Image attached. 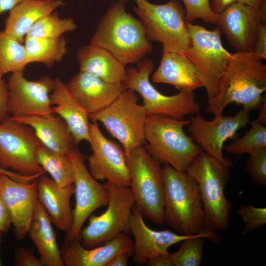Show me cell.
<instances>
[{
	"label": "cell",
	"mask_w": 266,
	"mask_h": 266,
	"mask_svg": "<svg viewBox=\"0 0 266 266\" xmlns=\"http://www.w3.org/2000/svg\"><path fill=\"white\" fill-rule=\"evenodd\" d=\"M266 66L253 52L232 53L219 82L217 95L207 100V111L222 114L230 103L258 110L266 98Z\"/></svg>",
	"instance_id": "6da1fadb"
},
{
	"label": "cell",
	"mask_w": 266,
	"mask_h": 266,
	"mask_svg": "<svg viewBox=\"0 0 266 266\" xmlns=\"http://www.w3.org/2000/svg\"><path fill=\"white\" fill-rule=\"evenodd\" d=\"M127 1L118 0L109 6L90 43L108 51L124 66L138 63L152 48L141 21L127 12Z\"/></svg>",
	"instance_id": "7a4b0ae2"
},
{
	"label": "cell",
	"mask_w": 266,
	"mask_h": 266,
	"mask_svg": "<svg viewBox=\"0 0 266 266\" xmlns=\"http://www.w3.org/2000/svg\"><path fill=\"white\" fill-rule=\"evenodd\" d=\"M164 224L177 233L194 235L203 233L204 212L198 185L186 171L167 164L162 167Z\"/></svg>",
	"instance_id": "3957f363"
},
{
	"label": "cell",
	"mask_w": 266,
	"mask_h": 266,
	"mask_svg": "<svg viewBox=\"0 0 266 266\" xmlns=\"http://www.w3.org/2000/svg\"><path fill=\"white\" fill-rule=\"evenodd\" d=\"M190 119L179 120L154 115L146 118L144 138L147 151L160 163L179 171H186L193 160L203 150L192 136L184 132Z\"/></svg>",
	"instance_id": "277c9868"
},
{
	"label": "cell",
	"mask_w": 266,
	"mask_h": 266,
	"mask_svg": "<svg viewBox=\"0 0 266 266\" xmlns=\"http://www.w3.org/2000/svg\"><path fill=\"white\" fill-rule=\"evenodd\" d=\"M229 168L202 151L186 169L199 186L206 231H225L229 225L233 207L225 195Z\"/></svg>",
	"instance_id": "5b68a950"
},
{
	"label": "cell",
	"mask_w": 266,
	"mask_h": 266,
	"mask_svg": "<svg viewBox=\"0 0 266 266\" xmlns=\"http://www.w3.org/2000/svg\"><path fill=\"white\" fill-rule=\"evenodd\" d=\"M126 157L134 205L142 216L163 225L164 184L161 163L143 146L133 148Z\"/></svg>",
	"instance_id": "8992f818"
},
{
	"label": "cell",
	"mask_w": 266,
	"mask_h": 266,
	"mask_svg": "<svg viewBox=\"0 0 266 266\" xmlns=\"http://www.w3.org/2000/svg\"><path fill=\"white\" fill-rule=\"evenodd\" d=\"M133 9L150 41L160 42L163 50L183 53L191 46L185 11L178 0L156 4L147 0H135Z\"/></svg>",
	"instance_id": "52a82bcc"
},
{
	"label": "cell",
	"mask_w": 266,
	"mask_h": 266,
	"mask_svg": "<svg viewBox=\"0 0 266 266\" xmlns=\"http://www.w3.org/2000/svg\"><path fill=\"white\" fill-rule=\"evenodd\" d=\"M154 65L149 59H142L136 68L126 69L122 82L126 89H132L141 96L147 115H161L183 120L187 115L200 113V105L196 100L194 92H179L166 96L153 86L149 76Z\"/></svg>",
	"instance_id": "ba28073f"
},
{
	"label": "cell",
	"mask_w": 266,
	"mask_h": 266,
	"mask_svg": "<svg viewBox=\"0 0 266 266\" xmlns=\"http://www.w3.org/2000/svg\"><path fill=\"white\" fill-rule=\"evenodd\" d=\"M138 101L135 92L126 89L109 106L89 114L92 121L101 122L120 142L126 157L133 148L145 143L144 130L147 115L143 105Z\"/></svg>",
	"instance_id": "9c48e42d"
},
{
	"label": "cell",
	"mask_w": 266,
	"mask_h": 266,
	"mask_svg": "<svg viewBox=\"0 0 266 266\" xmlns=\"http://www.w3.org/2000/svg\"><path fill=\"white\" fill-rule=\"evenodd\" d=\"M191 44L183 54L196 66L206 90L208 100L219 92V82L232 53L223 46L220 30H208L202 26L186 22Z\"/></svg>",
	"instance_id": "30bf717a"
},
{
	"label": "cell",
	"mask_w": 266,
	"mask_h": 266,
	"mask_svg": "<svg viewBox=\"0 0 266 266\" xmlns=\"http://www.w3.org/2000/svg\"><path fill=\"white\" fill-rule=\"evenodd\" d=\"M108 193L107 208L99 215H91L88 225L82 229L79 240L83 246L93 248L130 232V223L134 205L129 187L104 184Z\"/></svg>",
	"instance_id": "8fae6325"
},
{
	"label": "cell",
	"mask_w": 266,
	"mask_h": 266,
	"mask_svg": "<svg viewBox=\"0 0 266 266\" xmlns=\"http://www.w3.org/2000/svg\"><path fill=\"white\" fill-rule=\"evenodd\" d=\"M40 145L32 127L7 117L0 123V168L27 176L45 174L36 159Z\"/></svg>",
	"instance_id": "7c38bea8"
},
{
	"label": "cell",
	"mask_w": 266,
	"mask_h": 266,
	"mask_svg": "<svg viewBox=\"0 0 266 266\" xmlns=\"http://www.w3.org/2000/svg\"><path fill=\"white\" fill-rule=\"evenodd\" d=\"M68 155L73 170L75 204L71 227L65 241L79 239L85 222L98 208L106 206L108 193L104 184L99 183L89 172L84 163V156L74 146Z\"/></svg>",
	"instance_id": "4fadbf2b"
},
{
	"label": "cell",
	"mask_w": 266,
	"mask_h": 266,
	"mask_svg": "<svg viewBox=\"0 0 266 266\" xmlns=\"http://www.w3.org/2000/svg\"><path fill=\"white\" fill-rule=\"evenodd\" d=\"M251 111L242 107L234 115L216 114L211 121L205 120L200 113L196 114L190 119L188 131L203 151L230 167L232 166L231 160L223 156V144L250 122Z\"/></svg>",
	"instance_id": "5bb4252c"
},
{
	"label": "cell",
	"mask_w": 266,
	"mask_h": 266,
	"mask_svg": "<svg viewBox=\"0 0 266 266\" xmlns=\"http://www.w3.org/2000/svg\"><path fill=\"white\" fill-rule=\"evenodd\" d=\"M92 154L88 157V170L97 180H106L121 186H130V176L127 157L122 147L106 138L97 122L90 124Z\"/></svg>",
	"instance_id": "9a60e30c"
},
{
	"label": "cell",
	"mask_w": 266,
	"mask_h": 266,
	"mask_svg": "<svg viewBox=\"0 0 266 266\" xmlns=\"http://www.w3.org/2000/svg\"><path fill=\"white\" fill-rule=\"evenodd\" d=\"M8 106L11 117L48 116L53 113L49 93L54 79L42 76L30 81L23 71L11 73L7 78Z\"/></svg>",
	"instance_id": "2e32d148"
},
{
	"label": "cell",
	"mask_w": 266,
	"mask_h": 266,
	"mask_svg": "<svg viewBox=\"0 0 266 266\" xmlns=\"http://www.w3.org/2000/svg\"><path fill=\"white\" fill-rule=\"evenodd\" d=\"M266 21V8L235 2L218 14L216 25L236 52H252L260 25Z\"/></svg>",
	"instance_id": "e0dca14e"
},
{
	"label": "cell",
	"mask_w": 266,
	"mask_h": 266,
	"mask_svg": "<svg viewBox=\"0 0 266 266\" xmlns=\"http://www.w3.org/2000/svg\"><path fill=\"white\" fill-rule=\"evenodd\" d=\"M0 194L9 210L16 238L28 234L37 200L35 180L24 183L0 173Z\"/></svg>",
	"instance_id": "ac0fdd59"
},
{
	"label": "cell",
	"mask_w": 266,
	"mask_h": 266,
	"mask_svg": "<svg viewBox=\"0 0 266 266\" xmlns=\"http://www.w3.org/2000/svg\"><path fill=\"white\" fill-rule=\"evenodd\" d=\"M130 232L134 237L131 256L134 263L139 265L147 264L150 259L167 253V249L171 246L193 236L181 234L169 230L156 231L150 228L134 205L130 219Z\"/></svg>",
	"instance_id": "d6986e66"
},
{
	"label": "cell",
	"mask_w": 266,
	"mask_h": 266,
	"mask_svg": "<svg viewBox=\"0 0 266 266\" xmlns=\"http://www.w3.org/2000/svg\"><path fill=\"white\" fill-rule=\"evenodd\" d=\"M66 86L89 114L99 112L109 106L126 89L123 83H108L82 71L73 76Z\"/></svg>",
	"instance_id": "ffe728a7"
},
{
	"label": "cell",
	"mask_w": 266,
	"mask_h": 266,
	"mask_svg": "<svg viewBox=\"0 0 266 266\" xmlns=\"http://www.w3.org/2000/svg\"><path fill=\"white\" fill-rule=\"evenodd\" d=\"M133 241L123 233L101 245L87 248L79 239L64 241L61 254L66 266H106L117 254L124 252L132 253Z\"/></svg>",
	"instance_id": "44dd1931"
},
{
	"label": "cell",
	"mask_w": 266,
	"mask_h": 266,
	"mask_svg": "<svg viewBox=\"0 0 266 266\" xmlns=\"http://www.w3.org/2000/svg\"><path fill=\"white\" fill-rule=\"evenodd\" d=\"M53 113L61 117L66 123L74 144L83 141L90 143L89 114L72 96L67 86L60 78L54 79L50 95Z\"/></svg>",
	"instance_id": "7402d4cb"
},
{
	"label": "cell",
	"mask_w": 266,
	"mask_h": 266,
	"mask_svg": "<svg viewBox=\"0 0 266 266\" xmlns=\"http://www.w3.org/2000/svg\"><path fill=\"white\" fill-rule=\"evenodd\" d=\"M37 200L48 213L52 223L59 230L67 233L73 221L70 200L74 193L73 184L60 187L45 174L36 181Z\"/></svg>",
	"instance_id": "603a6c76"
},
{
	"label": "cell",
	"mask_w": 266,
	"mask_h": 266,
	"mask_svg": "<svg viewBox=\"0 0 266 266\" xmlns=\"http://www.w3.org/2000/svg\"><path fill=\"white\" fill-rule=\"evenodd\" d=\"M152 79L155 83L172 85L179 92H193L203 87L194 63L184 54L176 52L163 50Z\"/></svg>",
	"instance_id": "cb8c5ba5"
},
{
	"label": "cell",
	"mask_w": 266,
	"mask_h": 266,
	"mask_svg": "<svg viewBox=\"0 0 266 266\" xmlns=\"http://www.w3.org/2000/svg\"><path fill=\"white\" fill-rule=\"evenodd\" d=\"M11 117L32 127L41 144L53 151L68 154L74 146L73 137L66 123L59 116L52 114L42 116Z\"/></svg>",
	"instance_id": "d4e9b609"
},
{
	"label": "cell",
	"mask_w": 266,
	"mask_h": 266,
	"mask_svg": "<svg viewBox=\"0 0 266 266\" xmlns=\"http://www.w3.org/2000/svg\"><path fill=\"white\" fill-rule=\"evenodd\" d=\"M65 5L62 0H25L10 10L5 20L4 31L22 43L33 25L42 17L47 16Z\"/></svg>",
	"instance_id": "484cf974"
},
{
	"label": "cell",
	"mask_w": 266,
	"mask_h": 266,
	"mask_svg": "<svg viewBox=\"0 0 266 266\" xmlns=\"http://www.w3.org/2000/svg\"><path fill=\"white\" fill-rule=\"evenodd\" d=\"M52 222L42 204L37 200L28 234L39 255L44 266H64Z\"/></svg>",
	"instance_id": "4316f807"
},
{
	"label": "cell",
	"mask_w": 266,
	"mask_h": 266,
	"mask_svg": "<svg viewBox=\"0 0 266 266\" xmlns=\"http://www.w3.org/2000/svg\"><path fill=\"white\" fill-rule=\"evenodd\" d=\"M77 59L80 71L89 73L108 83L123 82L125 66L105 49L90 44L78 51Z\"/></svg>",
	"instance_id": "83f0119b"
},
{
	"label": "cell",
	"mask_w": 266,
	"mask_h": 266,
	"mask_svg": "<svg viewBox=\"0 0 266 266\" xmlns=\"http://www.w3.org/2000/svg\"><path fill=\"white\" fill-rule=\"evenodd\" d=\"M24 40L28 64L41 63L50 67L61 61L67 52L63 35L52 38L26 37Z\"/></svg>",
	"instance_id": "f1b7e54d"
},
{
	"label": "cell",
	"mask_w": 266,
	"mask_h": 266,
	"mask_svg": "<svg viewBox=\"0 0 266 266\" xmlns=\"http://www.w3.org/2000/svg\"><path fill=\"white\" fill-rule=\"evenodd\" d=\"M36 155L39 165L58 186L64 187L73 184V166L68 154L53 151L41 144Z\"/></svg>",
	"instance_id": "f546056e"
},
{
	"label": "cell",
	"mask_w": 266,
	"mask_h": 266,
	"mask_svg": "<svg viewBox=\"0 0 266 266\" xmlns=\"http://www.w3.org/2000/svg\"><path fill=\"white\" fill-rule=\"evenodd\" d=\"M205 238L214 242H219L222 239L217 231H206L184 240L178 250L170 253L172 266H200Z\"/></svg>",
	"instance_id": "4dcf8cb0"
},
{
	"label": "cell",
	"mask_w": 266,
	"mask_h": 266,
	"mask_svg": "<svg viewBox=\"0 0 266 266\" xmlns=\"http://www.w3.org/2000/svg\"><path fill=\"white\" fill-rule=\"evenodd\" d=\"M28 64L24 45L4 31H0V72L23 71Z\"/></svg>",
	"instance_id": "1f68e13d"
},
{
	"label": "cell",
	"mask_w": 266,
	"mask_h": 266,
	"mask_svg": "<svg viewBox=\"0 0 266 266\" xmlns=\"http://www.w3.org/2000/svg\"><path fill=\"white\" fill-rule=\"evenodd\" d=\"M266 148V126L257 119L251 122V127L244 135L227 145L225 151L232 154H256Z\"/></svg>",
	"instance_id": "d6a6232c"
},
{
	"label": "cell",
	"mask_w": 266,
	"mask_h": 266,
	"mask_svg": "<svg viewBox=\"0 0 266 266\" xmlns=\"http://www.w3.org/2000/svg\"><path fill=\"white\" fill-rule=\"evenodd\" d=\"M76 28V26L73 18H62L57 12H53L37 21L26 37L56 38Z\"/></svg>",
	"instance_id": "836d02e7"
},
{
	"label": "cell",
	"mask_w": 266,
	"mask_h": 266,
	"mask_svg": "<svg viewBox=\"0 0 266 266\" xmlns=\"http://www.w3.org/2000/svg\"><path fill=\"white\" fill-rule=\"evenodd\" d=\"M185 5L186 22L193 23L201 19L207 24L216 25L218 14L212 10L209 0H182Z\"/></svg>",
	"instance_id": "e575fe53"
},
{
	"label": "cell",
	"mask_w": 266,
	"mask_h": 266,
	"mask_svg": "<svg viewBox=\"0 0 266 266\" xmlns=\"http://www.w3.org/2000/svg\"><path fill=\"white\" fill-rule=\"evenodd\" d=\"M244 223L241 234L245 235L266 224V208L257 207L251 204L241 205L236 211Z\"/></svg>",
	"instance_id": "d590c367"
},
{
	"label": "cell",
	"mask_w": 266,
	"mask_h": 266,
	"mask_svg": "<svg viewBox=\"0 0 266 266\" xmlns=\"http://www.w3.org/2000/svg\"><path fill=\"white\" fill-rule=\"evenodd\" d=\"M244 168L256 185L266 186V148L258 153L250 155L244 164Z\"/></svg>",
	"instance_id": "8d00e7d4"
},
{
	"label": "cell",
	"mask_w": 266,
	"mask_h": 266,
	"mask_svg": "<svg viewBox=\"0 0 266 266\" xmlns=\"http://www.w3.org/2000/svg\"><path fill=\"white\" fill-rule=\"evenodd\" d=\"M14 262L16 266H43L39 259H37L29 249L22 247L15 249Z\"/></svg>",
	"instance_id": "74e56055"
},
{
	"label": "cell",
	"mask_w": 266,
	"mask_h": 266,
	"mask_svg": "<svg viewBox=\"0 0 266 266\" xmlns=\"http://www.w3.org/2000/svg\"><path fill=\"white\" fill-rule=\"evenodd\" d=\"M259 58L266 59V24L262 23L259 28L254 49L252 51Z\"/></svg>",
	"instance_id": "f35d334b"
},
{
	"label": "cell",
	"mask_w": 266,
	"mask_h": 266,
	"mask_svg": "<svg viewBox=\"0 0 266 266\" xmlns=\"http://www.w3.org/2000/svg\"><path fill=\"white\" fill-rule=\"evenodd\" d=\"M0 72V123L10 114L8 106V88L7 82L2 78Z\"/></svg>",
	"instance_id": "ab89813d"
},
{
	"label": "cell",
	"mask_w": 266,
	"mask_h": 266,
	"mask_svg": "<svg viewBox=\"0 0 266 266\" xmlns=\"http://www.w3.org/2000/svg\"><path fill=\"white\" fill-rule=\"evenodd\" d=\"M12 224L10 215L8 208L0 194V231L7 232Z\"/></svg>",
	"instance_id": "60d3db41"
},
{
	"label": "cell",
	"mask_w": 266,
	"mask_h": 266,
	"mask_svg": "<svg viewBox=\"0 0 266 266\" xmlns=\"http://www.w3.org/2000/svg\"><path fill=\"white\" fill-rule=\"evenodd\" d=\"M149 266H173L170 253L158 255L150 259L147 263Z\"/></svg>",
	"instance_id": "b9f144b4"
},
{
	"label": "cell",
	"mask_w": 266,
	"mask_h": 266,
	"mask_svg": "<svg viewBox=\"0 0 266 266\" xmlns=\"http://www.w3.org/2000/svg\"><path fill=\"white\" fill-rule=\"evenodd\" d=\"M131 255L132 253L129 252L120 253L114 256L106 266H127Z\"/></svg>",
	"instance_id": "7bdbcfd3"
},
{
	"label": "cell",
	"mask_w": 266,
	"mask_h": 266,
	"mask_svg": "<svg viewBox=\"0 0 266 266\" xmlns=\"http://www.w3.org/2000/svg\"><path fill=\"white\" fill-rule=\"evenodd\" d=\"M235 2L236 0H211L210 5L213 11L219 14Z\"/></svg>",
	"instance_id": "ee69618b"
},
{
	"label": "cell",
	"mask_w": 266,
	"mask_h": 266,
	"mask_svg": "<svg viewBox=\"0 0 266 266\" xmlns=\"http://www.w3.org/2000/svg\"><path fill=\"white\" fill-rule=\"evenodd\" d=\"M24 0H0V17L4 12L10 11Z\"/></svg>",
	"instance_id": "f6af8a7d"
},
{
	"label": "cell",
	"mask_w": 266,
	"mask_h": 266,
	"mask_svg": "<svg viewBox=\"0 0 266 266\" xmlns=\"http://www.w3.org/2000/svg\"><path fill=\"white\" fill-rule=\"evenodd\" d=\"M0 173L4 174L11 178L19 182H27L30 179V177L29 176L24 175L14 171L1 168H0Z\"/></svg>",
	"instance_id": "bcb514c9"
},
{
	"label": "cell",
	"mask_w": 266,
	"mask_h": 266,
	"mask_svg": "<svg viewBox=\"0 0 266 266\" xmlns=\"http://www.w3.org/2000/svg\"><path fill=\"white\" fill-rule=\"evenodd\" d=\"M259 116L257 119L262 124L266 125V98L264 100L259 109Z\"/></svg>",
	"instance_id": "7dc6e473"
},
{
	"label": "cell",
	"mask_w": 266,
	"mask_h": 266,
	"mask_svg": "<svg viewBox=\"0 0 266 266\" xmlns=\"http://www.w3.org/2000/svg\"><path fill=\"white\" fill-rule=\"evenodd\" d=\"M236 1L260 8H266V0H236Z\"/></svg>",
	"instance_id": "c3c4849f"
},
{
	"label": "cell",
	"mask_w": 266,
	"mask_h": 266,
	"mask_svg": "<svg viewBox=\"0 0 266 266\" xmlns=\"http://www.w3.org/2000/svg\"><path fill=\"white\" fill-rule=\"evenodd\" d=\"M1 233L0 231V234H1ZM0 264H1V261H0Z\"/></svg>",
	"instance_id": "681fc988"
},
{
	"label": "cell",
	"mask_w": 266,
	"mask_h": 266,
	"mask_svg": "<svg viewBox=\"0 0 266 266\" xmlns=\"http://www.w3.org/2000/svg\"></svg>",
	"instance_id": "f907efd6"
}]
</instances>
